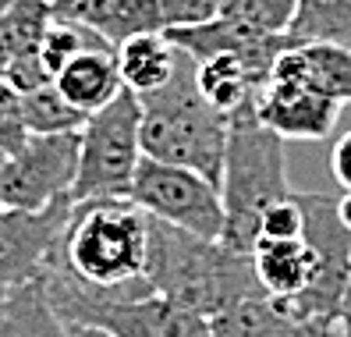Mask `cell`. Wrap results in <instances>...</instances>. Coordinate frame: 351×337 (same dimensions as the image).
I'll use <instances>...</instances> for the list:
<instances>
[{
  "label": "cell",
  "mask_w": 351,
  "mask_h": 337,
  "mask_svg": "<svg viewBox=\"0 0 351 337\" xmlns=\"http://www.w3.org/2000/svg\"><path fill=\"white\" fill-rule=\"evenodd\" d=\"M149 266V213L128 196L75 202L60 242L43 266L50 302H114L153 294Z\"/></svg>",
  "instance_id": "1"
},
{
  "label": "cell",
  "mask_w": 351,
  "mask_h": 337,
  "mask_svg": "<svg viewBox=\"0 0 351 337\" xmlns=\"http://www.w3.org/2000/svg\"><path fill=\"white\" fill-rule=\"evenodd\" d=\"M146 281L153 294L171 299L206 320L231 309L234 302L259 294L252 256L227 248L223 242L195 238L149 217V266Z\"/></svg>",
  "instance_id": "2"
},
{
  "label": "cell",
  "mask_w": 351,
  "mask_h": 337,
  "mask_svg": "<svg viewBox=\"0 0 351 337\" xmlns=\"http://www.w3.org/2000/svg\"><path fill=\"white\" fill-rule=\"evenodd\" d=\"M138 107H142V156L189 167V171L202 174L206 181L220 188L231 114L217 111L199 93L192 54L181 50L174 78L163 89L138 96Z\"/></svg>",
  "instance_id": "3"
},
{
  "label": "cell",
  "mask_w": 351,
  "mask_h": 337,
  "mask_svg": "<svg viewBox=\"0 0 351 337\" xmlns=\"http://www.w3.org/2000/svg\"><path fill=\"white\" fill-rule=\"evenodd\" d=\"M287 196H291V185H287L284 139L274 135L256 117V103H245L241 111L231 114V132H227V156L220 178V199H223L220 242L241 252V256H252L263 213Z\"/></svg>",
  "instance_id": "4"
},
{
  "label": "cell",
  "mask_w": 351,
  "mask_h": 337,
  "mask_svg": "<svg viewBox=\"0 0 351 337\" xmlns=\"http://www.w3.org/2000/svg\"><path fill=\"white\" fill-rule=\"evenodd\" d=\"M142 163V107L125 89L114 103L89 114L78 132V178L71 202L121 199L132 192V178Z\"/></svg>",
  "instance_id": "5"
},
{
  "label": "cell",
  "mask_w": 351,
  "mask_h": 337,
  "mask_svg": "<svg viewBox=\"0 0 351 337\" xmlns=\"http://www.w3.org/2000/svg\"><path fill=\"white\" fill-rule=\"evenodd\" d=\"M305 213V242L313 248V281L295 302H284L302 323L330 330L337 327L344 291L351 284V231L337 213V199L323 192H295Z\"/></svg>",
  "instance_id": "6"
},
{
  "label": "cell",
  "mask_w": 351,
  "mask_h": 337,
  "mask_svg": "<svg viewBox=\"0 0 351 337\" xmlns=\"http://www.w3.org/2000/svg\"><path fill=\"white\" fill-rule=\"evenodd\" d=\"M128 199L142 206L153 220H163L195 238L220 242L223 235V199L213 181L178 163H160L142 156L132 178Z\"/></svg>",
  "instance_id": "7"
},
{
  "label": "cell",
  "mask_w": 351,
  "mask_h": 337,
  "mask_svg": "<svg viewBox=\"0 0 351 337\" xmlns=\"http://www.w3.org/2000/svg\"><path fill=\"white\" fill-rule=\"evenodd\" d=\"M75 178H78V132L29 135L22 150L4 156L0 202H4V209L39 213L57 199H71Z\"/></svg>",
  "instance_id": "8"
},
{
  "label": "cell",
  "mask_w": 351,
  "mask_h": 337,
  "mask_svg": "<svg viewBox=\"0 0 351 337\" xmlns=\"http://www.w3.org/2000/svg\"><path fill=\"white\" fill-rule=\"evenodd\" d=\"M64 323L99 327L114 337H210V320L184 309L160 294L146 299H114V302H89L71 299L53 305Z\"/></svg>",
  "instance_id": "9"
},
{
  "label": "cell",
  "mask_w": 351,
  "mask_h": 337,
  "mask_svg": "<svg viewBox=\"0 0 351 337\" xmlns=\"http://www.w3.org/2000/svg\"><path fill=\"white\" fill-rule=\"evenodd\" d=\"M71 199H57L53 206L39 213H22V209H0V294L22 288L43 273L50 252L60 242Z\"/></svg>",
  "instance_id": "10"
},
{
  "label": "cell",
  "mask_w": 351,
  "mask_h": 337,
  "mask_svg": "<svg viewBox=\"0 0 351 337\" xmlns=\"http://www.w3.org/2000/svg\"><path fill=\"white\" fill-rule=\"evenodd\" d=\"M256 117L274 135L287 139H326L341 117V103L323 96L313 86L295 82H270L256 100Z\"/></svg>",
  "instance_id": "11"
},
{
  "label": "cell",
  "mask_w": 351,
  "mask_h": 337,
  "mask_svg": "<svg viewBox=\"0 0 351 337\" xmlns=\"http://www.w3.org/2000/svg\"><path fill=\"white\" fill-rule=\"evenodd\" d=\"M53 18L86 25L114 50L135 36L167 32L160 0H53Z\"/></svg>",
  "instance_id": "12"
},
{
  "label": "cell",
  "mask_w": 351,
  "mask_h": 337,
  "mask_svg": "<svg viewBox=\"0 0 351 337\" xmlns=\"http://www.w3.org/2000/svg\"><path fill=\"white\" fill-rule=\"evenodd\" d=\"M270 82H295V86H313L323 96L337 100L341 107L351 103V50L330 47V43H305L284 50L270 71ZM266 82V86H270Z\"/></svg>",
  "instance_id": "13"
},
{
  "label": "cell",
  "mask_w": 351,
  "mask_h": 337,
  "mask_svg": "<svg viewBox=\"0 0 351 337\" xmlns=\"http://www.w3.org/2000/svg\"><path fill=\"white\" fill-rule=\"evenodd\" d=\"M57 93L64 96L75 111L82 114H96L107 103H114L121 93H125V82H121V68L114 50H86L75 60H68L64 68L53 78Z\"/></svg>",
  "instance_id": "14"
},
{
  "label": "cell",
  "mask_w": 351,
  "mask_h": 337,
  "mask_svg": "<svg viewBox=\"0 0 351 337\" xmlns=\"http://www.w3.org/2000/svg\"><path fill=\"white\" fill-rule=\"evenodd\" d=\"M210 337H323V330L302 323L284 302L270 294H249L210 320Z\"/></svg>",
  "instance_id": "15"
},
{
  "label": "cell",
  "mask_w": 351,
  "mask_h": 337,
  "mask_svg": "<svg viewBox=\"0 0 351 337\" xmlns=\"http://www.w3.org/2000/svg\"><path fill=\"white\" fill-rule=\"evenodd\" d=\"M252 266L263 294H270L274 302H295L313 281V248L305 238H259L252 248Z\"/></svg>",
  "instance_id": "16"
},
{
  "label": "cell",
  "mask_w": 351,
  "mask_h": 337,
  "mask_svg": "<svg viewBox=\"0 0 351 337\" xmlns=\"http://www.w3.org/2000/svg\"><path fill=\"white\" fill-rule=\"evenodd\" d=\"M114 57H117L125 89H132L135 96H149L174 78L181 50L171 43L167 32H146V36H135L128 43H121Z\"/></svg>",
  "instance_id": "17"
},
{
  "label": "cell",
  "mask_w": 351,
  "mask_h": 337,
  "mask_svg": "<svg viewBox=\"0 0 351 337\" xmlns=\"http://www.w3.org/2000/svg\"><path fill=\"white\" fill-rule=\"evenodd\" d=\"M195 82L199 93L223 114H234L245 103H256L266 89V82L234 54H213L195 60Z\"/></svg>",
  "instance_id": "18"
},
{
  "label": "cell",
  "mask_w": 351,
  "mask_h": 337,
  "mask_svg": "<svg viewBox=\"0 0 351 337\" xmlns=\"http://www.w3.org/2000/svg\"><path fill=\"white\" fill-rule=\"evenodd\" d=\"M0 337H71L68 323L53 309L43 277L4 294L0 309Z\"/></svg>",
  "instance_id": "19"
},
{
  "label": "cell",
  "mask_w": 351,
  "mask_h": 337,
  "mask_svg": "<svg viewBox=\"0 0 351 337\" xmlns=\"http://www.w3.org/2000/svg\"><path fill=\"white\" fill-rule=\"evenodd\" d=\"M53 22V0H11L0 14V71L11 60L36 54Z\"/></svg>",
  "instance_id": "20"
},
{
  "label": "cell",
  "mask_w": 351,
  "mask_h": 337,
  "mask_svg": "<svg viewBox=\"0 0 351 337\" xmlns=\"http://www.w3.org/2000/svg\"><path fill=\"white\" fill-rule=\"evenodd\" d=\"M287 36L298 47L330 43V47L351 50V0H298Z\"/></svg>",
  "instance_id": "21"
},
{
  "label": "cell",
  "mask_w": 351,
  "mask_h": 337,
  "mask_svg": "<svg viewBox=\"0 0 351 337\" xmlns=\"http://www.w3.org/2000/svg\"><path fill=\"white\" fill-rule=\"evenodd\" d=\"M22 124L29 135H64V132H82L86 114L75 111L50 82V86L22 96Z\"/></svg>",
  "instance_id": "22"
},
{
  "label": "cell",
  "mask_w": 351,
  "mask_h": 337,
  "mask_svg": "<svg viewBox=\"0 0 351 337\" xmlns=\"http://www.w3.org/2000/svg\"><path fill=\"white\" fill-rule=\"evenodd\" d=\"M298 11V0H227L220 18L263 36H287Z\"/></svg>",
  "instance_id": "23"
},
{
  "label": "cell",
  "mask_w": 351,
  "mask_h": 337,
  "mask_svg": "<svg viewBox=\"0 0 351 337\" xmlns=\"http://www.w3.org/2000/svg\"><path fill=\"white\" fill-rule=\"evenodd\" d=\"M86 50H114L107 47L96 32H89L86 25H75V22H64V18H53L43 43H39V54H43V65L47 71L57 78V71L68 65V60H75L78 54Z\"/></svg>",
  "instance_id": "24"
},
{
  "label": "cell",
  "mask_w": 351,
  "mask_h": 337,
  "mask_svg": "<svg viewBox=\"0 0 351 337\" xmlns=\"http://www.w3.org/2000/svg\"><path fill=\"white\" fill-rule=\"evenodd\" d=\"M305 235V213L295 199V192L274 202L270 209L263 213V224H259V238H274V242H291V238H302Z\"/></svg>",
  "instance_id": "25"
},
{
  "label": "cell",
  "mask_w": 351,
  "mask_h": 337,
  "mask_svg": "<svg viewBox=\"0 0 351 337\" xmlns=\"http://www.w3.org/2000/svg\"><path fill=\"white\" fill-rule=\"evenodd\" d=\"M223 4L227 0H160V11L167 29H189V25H202L220 18Z\"/></svg>",
  "instance_id": "26"
},
{
  "label": "cell",
  "mask_w": 351,
  "mask_h": 337,
  "mask_svg": "<svg viewBox=\"0 0 351 337\" xmlns=\"http://www.w3.org/2000/svg\"><path fill=\"white\" fill-rule=\"evenodd\" d=\"M330 171H334V178L344 192H351V132L341 135L334 142V150H330Z\"/></svg>",
  "instance_id": "27"
},
{
  "label": "cell",
  "mask_w": 351,
  "mask_h": 337,
  "mask_svg": "<svg viewBox=\"0 0 351 337\" xmlns=\"http://www.w3.org/2000/svg\"><path fill=\"white\" fill-rule=\"evenodd\" d=\"M337 327H341V334H344V337H351V284H348V291H344V302H341Z\"/></svg>",
  "instance_id": "28"
},
{
  "label": "cell",
  "mask_w": 351,
  "mask_h": 337,
  "mask_svg": "<svg viewBox=\"0 0 351 337\" xmlns=\"http://www.w3.org/2000/svg\"><path fill=\"white\" fill-rule=\"evenodd\" d=\"M68 330H71V337H114L99 327H82V323H68Z\"/></svg>",
  "instance_id": "29"
},
{
  "label": "cell",
  "mask_w": 351,
  "mask_h": 337,
  "mask_svg": "<svg viewBox=\"0 0 351 337\" xmlns=\"http://www.w3.org/2000/svg\"><path fill=\"white\" fill-rule=\"evenodd\" d=\"M337 213H341V220H344V227L351 231V192H344V196L337 199Z\"/></svg>",
  "instance_id": "30"
},
{
  "label": "cell",
  "mask_w": 351,
  "mask_h": 337,
  "mask_svg": "<svg viewBox=\"0 0 351 337\" xmlns=\"http://www.w3.org/2000/svg\"><path fill=\"white\" fill-rule=\"evenodd\" d=\"M4 156H8V153H0V171H4ZM0 209H4V202H0Z\"/></svg>",
  "instance_id": "31"
},
{
  "label": "cell",
  "mask_w": 351,
  "mask_h": 337,
  "mask_svg": "<svg viewBox=\"0 0 351 337\" xmlns=\"http://www.w3.org/2000/svg\"><path fill=\"white\" fill-rule=\"evenodd\" d=\"M8 4H11V0H0V14H4V11H8Z\"/></svg>",
  "instance_id": "32"
},
{
  "label": "cell",
  "mask_w": 351,
  "mask_h": 337,
  "mask_svg": "<svg viewBox=\"0 0 351 337\" xmlns=\"http://www.w3.org/2000/svg\"><path fill=\"white\" fill-rule=\"evenodd\" d=\"M0 309H4V294H0Z\"/></svg>",
  "instance_id": "33"
}]
</instances>
